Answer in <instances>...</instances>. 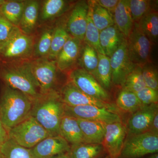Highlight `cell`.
<instances>
[{
    "label": "cell",
    "instance_id": "cell-36",
    "mask_svg": "<svg viewBox=\"0 0 158 158\" xmlns=\"http://www.w3.org/2000/svg\"><path fill=\"white\" fill-rule=\"evenodd\" d=\"M128 2L130 13L134 23H138L141 18L152 10V1L128 0Z\"/></svg>",
    "mask_w": 158,
    "mask_h": 158
},
{
    "label": "cell",
    "instance_id": "cell-24",
    "mask_svg": "<svg viewBox=\"0 0 158 158\" xmlns=\"http://www.w3.org/2000/svg\"><path fill=\"white\" fill-rule=\"evenodd\" d=\"M87 143L102 144L106 131L104 123L77 118Z\"/></svg>",
    "mask_w": 158,
    "mask_h": 158
},
{
    "label": "cell",
    "instance_id": "cell-45",
    "mask_svg": "<svg viewBox=\"0 0 158 158\" xmlns=\"http://www.w3.org/2000/svg\"><path fill=\"white\" fill-rule=\"evenodd\" d=\"M6 0H0V6H2L6 2Z\"/></svg>",
    "mask_w": 158,
    "mask_h": 158
},
{
    "label": "cell",
    "instance_id": "cell-7",
    "mask_svg": "<svg viewBox=\"0 0 158 158\" xmlns=\"http://www.w3.org/2000/svg\"><path fill=\"white\" fill-rule=\"evenodd\" d=\"M158 152V135L149 131L127 138L118 158H140Z\"/></svg>",
    "mask_w": 158,
    "mask_h": 158
},
{
    "label": "cell",
    "instance_id": "cell-16",
    "mask_svg": "<svg viewBox=\"0 0 158 158\" xmlns=\"http://www.w3.org/2000/svg\"><path fill=\"white\" fill-rule=\"evenodd\" d=\"M158 113V104L142 106L129 119L126 126L127 135H132L148 131L154 117Z\"/></svg>",
    "mask_w": 158,
    "mask_h": 158
},
{
    "label": "cell",
    "instance_id": "cell-20",
    "mask_svg": "<svg viewBox=\"0 0 158 158\" xmlns=\"http://www.w3.org/2000/svg\"><path fill=\"white\" fill-rule=\"evenodd\" d=\"M55 24L40 25L35 34L32 59H47L53 34Z\"/></svg>",
    "mask_w": 158,
    "mask_h": 158
},
{
    "label": "cell",
    "instance_id": "cell-17",
    "mask_svg": "<svg viewBox=\"0 0 158 158\" xmlns=\"http://www.w3.org/2000/svg\"><path fill=\"white\" fill-rule=\"evenodd\" d=\"M70 145L60 135L51 136L31 148L35 158H50L69 152Z\"/></svg>",
    "mask_w": 158,
    "mask_h": 158
},
{
    "label": "cell",
    "instance_id": "cell-40",
    "mask_svg": "<svg viewBox=\"0 0 158 158\" xmlns=\"http://www.w3.org/2000/svg\"><path fill=\"white\" fill-rule=\"evenodd\" d=\"M119 0H95L94 2L113 15Z\"/></svg>",
    "mask_w": 158,
    "mask_h": 158
},
{
    "label": "cell",
    "instance_id": "cell-5",
    "mask_svg": "<svg viewBox=\"0 0 158 158\" xmlns=\"http://www.w3.org/2000/svg\"><path fill=\"white\" fill-rule=\"evenodd\" d=\"M9 138L26 148H32L48 137L49 133L31 116L11 129Z\"/></svg>",
    "mask_w": 158,
    "mask_h": 158
},
{
    "label": "cell",
    "instance_id": "cell-8",
    "mask_svg": "<svg viewBox=\"0 0 158 158\" xmlns=\"http://www.w3.org/2000/svg\"><path fill=\"white\" fill-rule=\"evenodd\" d=\"M127 41L129 56L134 65L142 68L151 63L152 43L141 31L138 23H134L132 31L127 38Z\"/></svg>",
    "mask_w": 158,
    "mask_h": 158
},
{
    "label": "cell",
    "instance_id": "cell-10",
    "mask_svg": "<svg viewBox=\"0 0 158 158\" xmlns=\"http://www.w3.org/2000/svg\"><path fill=\"white\" fill-rule=\"evenodd\" d=\"M76 118L98 122L105 124L122 122L118 113L93 106H70L64 104V115Z\"/></svg>",
    "mask_w": 158,
    "mask_h": 158
},
{
    "label": "cell",
    "instance_id": "cell-46",
    "mask_svg": "<svg viewBox=\"0 0 158 158\" xmlns=\"http://www.w3.org/2000/svg\"><path fill=\"white\" fill-rule=\"evenodd\" d=\"M101 158H110V157L109 156H106L103 157H102Z\"/></svg>",
    "mask_w": 158,
    "mask_h": 158
},
{
    "label": "cell",
    "instance_id": "cell-27",
    "mask_svg": "<svg viewBox=\"0 0 158 158\" xmlns=\"http://www.w3.org/2000/svg\"><path fill=\"white\" fill-rule=\"evenodd\" d=\"M70 37L66 31L65 22L55 24L50 50L47 59L56 61L58 54Z\"/></svg>",
    "mask_w": 158,
    "mask_h": 158
},
{
    "label": "cell",
    "instance_id": "cell-26",
    "mask_svg": "<svg viewBox=\"0 0 158 158\" xmlns=\"http://www.w3.org/2000/svg\"><path fill=\"white\" fill-rule=\"evenodd\" d=\"M105 153L102 144L91 143L72 145L69 152L71 158H101Z\"/></svg>",
    "mask_w": 158,
    "mask_h": 158
},
{
    "label": "cell",
    "instance_id": "cell-47",
    "mask_svg": "<svg viewBox=\"0 0 158 158\" xmlns=\"http://www.w3.org/2000/svg\"><path fill=\"white\" fill-rule=\"evenodd\" d=\"M0 63H1V62H0Z\"/></svg>",
    "mask_w": 158,
    "mask_h": 158
},
{
    "label": "cell",
    "instance_id": "cell-29",
    "mask_svg": "<svg viewBox=\"0 0 158 158\" xmlns=\"http://www.w3.org/2000/svg\"><path fill=\"white\" fill-rule=\"evenodd\" d=\"M139 28L152 43L156 42L158 37L157 11L151 10L138 22Z\"/></svg>",
    "mask_w": 158,
    "mask_h": 158
},
{
    "label": "cell",
    "instance_id": "cell-33",
    "mask_svg": "<svg viewBox=\"0 0 158 158\" xmlns=\"http://www.w3.org/2000/svg\"><path fill=\"white\" fill-rule=\"evenodd\" d=\"M1 158H35L31 148H26L8 140L1 149Z\"/></svg>",
    "mask_w": 158,
    "mask_h": 158
},
{
    "label": "cell",
    "instance_id": "cell-34",
    "mask_svg": "<svg viewBox=\"0 0 158 158\" xmlns=\"http://www.w3.org/2000/svg\"><path fill=\"white\" fill-rule=\"evenodd\" d=\"M122 89L137 93L146 87L142 74V68L136 66L127 76Z\"/></svg>",
    "mask_w": 158,
    "mask_h": 158
},
{
    "label": "cell",
    "instance_id": "cell-14",
    "mask_svg": "<svg viewBox=\"0 0 158 158\" xmlns=\"http://www.w3.org/2000/svg\"><path fill=\"white\" fill-rule=\"evenodd\" d=\"M127 135L126 126L122 122L106 124L102 144L110 158H119Z\"/></svg>",
    "mask_w": 158,
    "mask_h": 158
},
{
    "label": "cell",
    "instance_id": "cell-2",
    "mask_svg": "<svg viewBox=\"0 0 158 158\" xmlns=\"http://www.w3.org/2000/svg\"><path fill=\"white\" fill-rule=\"evenodd\" d=\"M31 60L1 62L0 81L34 101L42 95L31 70Z\"/></svg>",
    "mask_w": 158,
    "mask_h": 158
},
{
    "label": "cell",
    "instance_id": "cell-13",
    "mask_svg": "<svg viewBox=\"0 0 158 158\" xmlns=\"http://www.w3.org/2000/svg\"><path fill=\"white\" fill-rule=\"evenodd\" d=\"M89 9L88 1H79L73 6L65 22L66 31L71 37L84 41Z\"/></svg>",
    "mask_w": 158,
    "mask_h": 158
},
{
    "label": "cell",
    "instance_id": "cell-19",
    "mask_svg": "<svg viewBox=\"0 0 158 158\" xmlns=\"http://www.w3.org/2000/svg\"><path fill=\"white\" fill-rule=\"evenodd\" d=\"M71 2L65 0H45L40 2L39 26L51 23L69 9Z\"/></svg>",
    "mask_w": 158,
    "mask_h": 158
},
{
    "label": "cell",
    "instance_id": "cell-43",
    "mask_svg": "<svg viewBox=\"0 0 158 158\" xmlns=\"http://www.w3.org/2000/svg\"><path fill=\"white\" fill-rule=\"evenodd\" d=\"M50 158H71L70 156H69V152L64 153L58 155L54 156Z\"/></svg>",
    "mask_w": 158,
    "mask_h": 158
},
{
    "label": "cell",
    "instance_id": "cell-39",
    "mask_svg": "<svg viewBox=\"0 0 158 158\" xmlns=\"http://www.w3.org/2000/svg\"><path fill=\"white\" fill-rule=\"evenodd\" d=\"M15 27L0 14V46L8 40Z\"/></svg>",
    "mask_w": 158,
    "mask_h": 158
},
{
    "label": "cell",
    "instance_id": "cell-12",
    "mask_svg": "<svg viewBox=\"0 0 158 158\" xmlns=\"http://www.w3.org/2000/svg\"><path fill=\"white\" fill-rule=\"evenodd\" d=\"M110 62L112 84L122 86L127 76L136 67L130 60L127 38L110 57Z\"/></svg>",
    "mask_w": 158,
    "mask_h": 158
},
{
    "label": "cell",
    "instance_id": "cell-22",
    "mask_svg": "<svg viewBox=\"0 0 158 158\" xmlns=\"http://www.w3.org/2000/svg\"><path fill=\"white\" fill-rule=\"evenodd\" d=\"M125 38L115 24L100 31V43L104 55L110 58Z\"/></svg>",
    "mask_w": 158,
    "mask_h": 158
},
{
    "label": "cell",
    "instance_id": "cell-15",
    "mask_svg": "<svg viewBox=\"0 0 158 158\" xmlns=\"http://www.w3.org/2000/svg\"><path fill=\"white\" fill-rule=\"evenodd\" d=\"M83 42L70 37L56 59L57 68L62 73H68L77 67Z\"/></svg>",
    "mask_w": 158,
    "mask_h": 158
},
{
    "label": "cell",
    "instance_id": "cell-3",
    "mask_svg": "<svg viewBox=\"0 0 158 158\" xmlns=\"http://www.w3.org/2000/svg\"><path fill=\"white\" fill-rule=\"evenodd\" d=\"M64 115V104L58 92L41 95L35 100L31 116L51 136L59 135V126Z\"/></svg>",
    "mask_w": 158,
    "mask_h": 158
},
{
    "label": "cell",
    "instance_id": "cell-9",
    "mask_svg": "<svg viewBox=\"0 0 158 158\" xmlns=\"http://www.w3.org/2000/svg\"><path fill=\"white\" fill-rule=\"evenodd\" d=\"M59 94L62 102L70 106H93L106 108L118 113L120 111L116 106L110 102L103 101L87 95L69 80L62 85Z\"/></svg>",
    "mask_w": 158,
    "mask_h": 158
},
{
    "label": "cell",
    "instance_id": "cell-25",
    "mask_svg": "<svg viewBox=\"0 0 158 158\" xmlns=\"http://www.w3.org/2000/svg\"><path fill=\"white\" fill-rule=\"evenodd\" d=\"M91 19L100 32L114 24L113 15L94 1H88Z\"/></svg>",
    "mask_w": 158,
    "mask_h": 158
},
{
    "label": "cell",
    "instance_id": "cell-37",
    "mask_svg": "<svg viewBox=\"0 0 158 158\" xmlns=\"http://www.w3.org/2000/svg\"><path fill=\"white\" fill-rule=\"evenodd\" d=\"M142 74L146 87L158 90V76L157 69L151 63L142 67Z\"/></svg>",
    "mask_w": 158,
    "mask_h": 158
},
{
    "label": "cell",
    "instance_id": "cell-41",
    "mask_svg": "<svg viewBox=\"0 0 158 158\" xmlns=\"http://www.w3.org/2000/svg\"><path fill=\"white\" fill-rule=\"evenodd\" d=\"M9 138V133L8 131L3 126L0 119V158H1V152L2 147Z\"/></svg>",
    "mask_w": 158,
    "mask_h": 158
},
{
    "label": "cell",
    "instance_id": "cell-11",
    "mask_svg": "<svg viewBox=\"0 0 158 158\" xmlns=\"http://www.w3.org/2000/svg\"><path fill=\"white\" fill-rule=\"evenodd\" d=\"M67 74L68 80L87 95L103 101L110 102L109 93L90 73L79 67Z\"/></svg>",
    "mask_w": 158,
    "mask_h": 158
},
{
    "label": "cell",
    "instance_id": "cell-6",
    "mask_svg": "<svg viewBox=\"0 0 158 158\" xmlns=\"http://www.w3.org/2000/svg\"><path fill=\"white\" fill-rule=\"evenodd\" d=\"M31 66L42 95L59 93V75L61 72L57 68L56 61L47 58L32 59Z\"/></svg>",
    "mask_w": 158,
    "mask_h": 158
},
{
    "label": "cell",
    "instance_id": "cell-28",
    "mask_svg": "<svg viewBox=\"0 0 158 158\" xmlns=\"http://www.w3.org/2000/svg\"><path fill=\"white\" fill-rule=\"evenodd\" d=\"M26 1L6 0L0 6V14L15 27H17L22 15Z\"/></svg>",
    "mask_w": 158,
    "mask_h": 158
},
{
    "label": "cell",
    "instance_id": "cell-31",
    "mask_svg": "<svg viewBox=\"0 0 158 158\" xmlns=\"http://www.w3.org/2000/svg\"><path fill=\"white\" fill-rule=\"evenodd\" d=\"M98 62L97 52L89 44L83 42L78 62L79 67L93 75L96 70Z\"/></svg>",
    "mask_w": 158,
    "mask_h": 158
},
{
    "label": "cell",
    "instance_id": "cell-21",
    "mask_svg": "<svg viewBox=\"0 0 158 158\" xmlns=\"http://www.w3.org/2000/svg\"><path fill=\"white\" fill-rule=\"evenodd\" d=\"M59 135L70 146L87 143L77 118L72 116H62L59 126Z\"/></svg>",
    "mask_w": 158,
    "mask_h": 158
},
{
    "label": "cell",
    "instance_id": "cell-30",
    "mask_svg": "<svg viewBox=\"0 0 158 158\" xmlns=\"http://www.w3.org/2000/svg\"><path fill=\"white\" fill-rule=\"evenodd\" d=\"M98 62L93 76L102 87L106 90L112 85V71L110 58L106 55L98 54Z\"/></svg>",
    "mask_w": 158,
    "mask_h": 158
},
{
    "label": "cell",
    "instance_id": "cell-18",
    "mask_svg": "<svg viewBox=\"0 0 158 158\" xmlns=\"http://www.w3.org/2000/svg\"><path fill=\"white\" fill-rule=\"evenodd\" d=\"M40 2L26 1L23 11L17 27L24 34L35 35L39 27Z\"/></svg>",
    "mask_w": 158,
    "mask_h": 158
},
{
    "label": "cell",
    "instance_id": "cell-1",
    "mask_svg": "<svg viewBox=\"0 0 158 158\" xmlns=\"http://www.w3.org/2000/svg\"><path fill=\"white\" fill-rule=\"evenodd\" d=\"M34 101L19 90L1 82L0 119L8 132L31 116Z\"/></svg>",
    "mask_w": 158,
    "mask_h": 158
},
{
    "label": "cell",
    "instance_id": "cell-35",
    "mask_svg": "<svg viewBox=\"0 0 158 158\" xmlns=\"http://www.w3.org/2000/svg\"><path fill=\"white\" fill-rule=\"evenodd\" d=\"M100 31L91 19L90 11L88 12V23L84 42L93 48L98 53L104 55L100 43Z\"/></svg>",
    "mask_w": 158,
    "mask_h": 158
},
{
    "label": "cell",
    "instance_id": "cell-23",
    "mask_svg": "<svg viewBox=\"0 0 158 158\" xmlns=\"http://www.w3.org/2000/svg\"><path fill=\"white\" fill-rule=\"evenodd\" d=\"M113 14L114 24L127 38L132 31L135 23L130 13L128 0H119Z\"/></svg>",
    "mask_w": 158,
    "mask_h": 158
},
{
    "label": "cell",
    "instance_id": "cell-32",
    "mask_svg": "<svg viewBox=\"0 0 158 158\" xmlns=\"http://www.w3.org/2000/svg\"><path fill=\"white\" fill-rule=\"evenodd\" d=\"M142 106L136 94L131 91L122 89L116 99V106L124 112L135 113Z\"/></svg>",
    "mask_w": 158,
    "mask_h": 158
},
{
    "label": "cell",
    "instance_id": "cell-42",
    "mask_svg": "<svg viewBox=\"0 0 158 158\" xmlns=\"http://www.w3.org/2000/svg\"><path fill=\"white\" fill-rule=\"evenodd\" d=\"M148 131L156 135H158V113L156 114L154 117Z\"/></svg>",
    "mask_w": 158,
    "mask_h": 158
},
{
    "label": "cell",
    "instance_id": "cell-38",
    "mask_svg": "<svg viewBox=\"0 0 158 158\" xmlns=\"http://www.w3.org/2000/svg\"><path fill=\"white\" fill-rule=\"evenodd\" d=\"M136 94L142 105L158 104V90L146 87Z\"/></svg>",
    "mask_w": 158,
    "mask_h": 158
},
{
    "label": "cell",
    "instance_id": "cell-44",
    "mask_svg": "<svg viewBox=\"0 0 158 158\" xmlns=\"http://www.w3.org/2000/svg\"><path fill=\"white\" fill-rule=\"evenodd\" d=\"M147 158H158V153H156L152 154L150 156Z\"/></svg>",
    "mask_w": 158,
    "mask_h": 158
},
{
    "label": "cell",
    "instance_id": "cell-4",
    "mask_svg": "<svg viewBox=\"0 0 158 158\" xmlns=\"http://www.w3.org/2000/svg\"><path fill=\"white\" fill-rule=\"evenodd\" d=\"M35 35H27L15 27L11 36L0 46V62L32 59Z\"/></svg>",
    "mask_w": 158,
    "mask_h": 158
}]
</instances>
